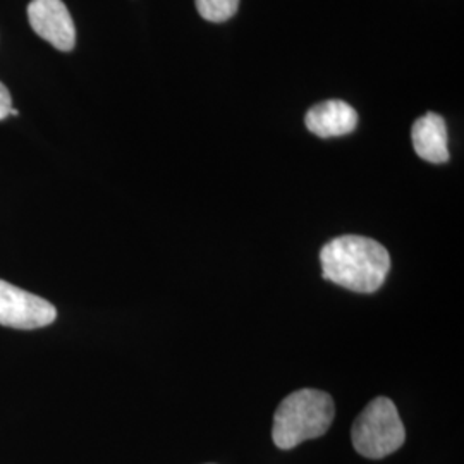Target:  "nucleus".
<instances>
[{
	"instance_id": "nucleus-1",
	"label": "nucleus",
	"mask_w": 464,
	"mask_h": 464,
	"mask_svg": "<svg viewBox=\"0 0 464 464\" xmlns=\"http://www.w3.org/2000/svg\"><path fill=\"white\" fill-rule=\"evenodd\" d=\"M322 276L353 293L372 295L379 291L391 270V255L379 241L346 234L320 249Z\"/></svg>"
},
{
	"instance_id": "nucleus-2",
	"label": "nucleus",
	"mask_w": 464,
	"mask_h": 464,
	"mask_svg": "<svg viewBox=\"0 0 464 464\" xmlns=\"http://www.w3.org/2000/svg\"><path fill=\"white\" fill-rule=\"evenodd\" d=\"M335 406L331 394L316 389H301L282 401L274 415L272 439L282 450L318 439L331 429Z\"/></svg>"
},
{
	"instance_id": "nucleus-3",
	"label": "nucleus",
	"mask_w": 464,
	"mask_h": 464,
	"mask_svg": "<svg viewBox=\"0 0 464 464\" xmlns=\"http://www.w3.org/2000/svg\"><path fill=\"white\" fill-rule=\"evenodd\" d=\"M351 440L358 454L368 459H383L402 448L406 430L396 404L389 398H375L354 420Z\"/></svg>"
},
{
	"instance_id": "nucleus-4",
	"label": "nucleus",
	"mask_w": 464,
	"mask_h": 464,
	"mask_svg": "<svg viewBox=\"0 0 464 464\" xmlns=\"http://www.w3.org/2000/svg\"><path fill=\"white\" fill-rule=\"evenodd\" d=\"M55 306L47 299L0 281V325L19 331H34L53 324Z\"/></svg>"
},
{
	"instance_id": "nucleus-5",
	"label": "nucleus",
	"mask_w": 464,
	"mask_h": 464,
	"mask_svg": "<svg viewBox=\"0 0 464 464\" xmlns=\"http://www.w3.org/2000/svg\"><path fill=\"white\" fill-rule=\"evenodd\" d=\"M28 19L34 34L61 52H71L76 45L74 21L63 0H32Z\"/></svg>"
},
{
	"instance_id": "nucleus-6",
	"label": "nucleus",
	"mask_w": 464,
	"mask_h": 464,
	"mask_svg": "<svg viewBox=\"0 0 464 464\" xmlns=\"http://www.w3.org/2000/svg\"><path fill=\"white\" fill-rule=\"evenodd\" d=\"M304 124L318 138H337L356 130L358 114L343 100H327L306 112Z\"/></svg>"
},
{
	"instance_id": "nucleus-7",
	"label": "nucleus",
	"mask_w": 464,
	"mask_h": 464,
	"mask_svg": "<svg viewBox=\"0 0 464 464\" xmlns=\"http://www.w3.org/2000/svg\"><path fill=\"white\" fill-rule=\"evenodd\" d=\"M416 155L430 164H446L449 160L448 128L444 117L429 112L416 119L411 130Z\"/></svg>"
},
{
	"instance_id": "nucleus-8",
	"label": "nucleus",
	"mask_w": 464,
	"mask_h": 464,
	"mask_svg": "<svg viewBox=\"0 0 464 464\" xmlns=\"http://www.w3.org/2000/svg\"><path fill=\"white\" fill-rule=\"evenodd\" d=\"M199 16L210 23H224L231 19L239 7V0H195Z\"/></svg>"
},
{
	"instance_id": "nucleus-9",
	"label": "nucleus",
	"mask_w": 464,
	"mask_h": 464,
	"mask_svg": "<svg viewBox=\"0 0 464 464\" xmlns=\"http://www.w3.org/2000/svg\"><path fill=\"white\" fill-rule=\"evenodd\" d=\"M13 109V100H11V93L5 88V84L0 83V121H4L5 117L9 116Z\"/></svg>"
},
{
	"instance_id": "nucleus-10",
	"label": "nucleus",
	"mask_w": 464,
	"mask_h": 464,
	"mask_svg": "<svg viewBox=\"0 0 464 464\" xmlns=\"http://www.w3.org/2000/svg\"><path fill=\"white\" fill-rule=\"evenodd\" d=\"M9 114H11V116H19V112H17L16 109H11Z\"/></svg>"
}]
</instances>
